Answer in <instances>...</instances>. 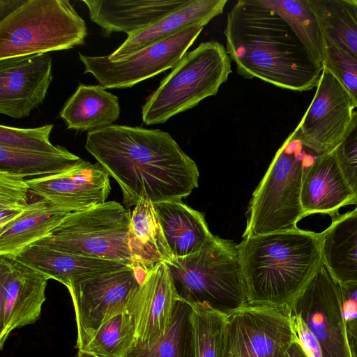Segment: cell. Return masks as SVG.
<instances>
[{
    "label": "cell",
    "instance_id": "obj_22",
    "mask_svg": "<svg viewBox=\"0 0 357 357\" xmlns=\"http://www.w3.org/2000/svg\"><path fill=\"white\" fill-rule=\"evenodd\" d=\"M128 245L131 267L148 273L172 259L152 201L139 197L131 213Z\"/></svg>",
    "mask_w": 357,
    "mask_h": 357
},
{
    "label": "cell",
    "instance_id": "obj_38",
    "mask_svg": "<svg viewBox=\"0 0 357 357\" xmlns=\"http://www.w3.org/2000/svg\"><path fill=\"white\" fill-rule=\"evenodd\" d=\"M340 284L342 313L347 322L357 317V282Z\"/></svg>",
    "mask_w": 357,
    "mask_h": 357
},
{
    "label": "cell",
    "instance_id": "obj_25",
    "mask_svg": "<svg viewBox=\"0 0 357 357\" xmlns=\"http://www.w3.org/2000/svg\"><path fill=\"white\" fill-rule=\"evenodd\" d=\"M120 112L118 97L105 87L80 83L65 102L60 117L68 129L90 132L112 125Z\"/></svg>",
    "mask_w": 357,
    "mask_h": 357
},
{
    "label": "cell",
    "instance_id": "obj_30",
    "mask_svg": "<svg viewBox=\"0 0 357 357\" xmlns=\"http://www.w3.org/2000/svg\"><path fill=\"white\" fill-rule=\"evenodd\" d=\"M291 28L312 58L323 66L324 36L309 0H260Z\"/></svg>",
    "mask_w": 357,
    "mask_h": 357
},
{
    "label": "cell",
    "instance_id": "obj_1",
    "mask_svg": "<svg viewBox=\"0 0 357 357\" xmlns=\"http://www.w3.org/2000/svg\"><path fill=\"white\" fill-rule=\"evenodd\" d=\"M84 147L117 182L128 209L142 195L153 204L181 200L198 187L196 163L161 130L112 124L89 131Z\"/></svg>",
    "mask_w": 357,
    "mask_h": 357
},
{
    "label": "cell",
    "instance_id": "obj_41",
    "mask_svg": "<svg viewBox=\"0 0 357 357\" xmlns=\"http://www.w3.org/2000/svg\"><path fill=\"white\" fill-rule=\"evenodd\" d=\"M285 357H308V356L296 339L288 349Z\"/></svg>",
    "mask_w": 357,
    "mask_h": 357
},
{
    "label": "cell",
    "instance_id": "obj_5",
    "mask_svg": "<svg viewBox=\"0 0 357 357\" xmlns=\"http://www.w3.org/2000/svg\"><path fill=\"white\" fill-rule=\"evenodd\" d=\"M178 299L229 315L247 304L236 245L215 236L198 252L165 263Z\"/></svg>",
    "mask_w": 357,
    "mask_h": 357
},
{
    "label": "cell",
    "instance_id": "obj_19",
    "mask_svg": "<svg viewBox=\"0 0 357 357\" xmlns=\"http://www.w3.org/2000/svg\"><path fill=\"white\" fill-rule=\"evenodd\" d=\"M304 217L313 213L330 215L332 220L338 210L355 204L356 195L340 165L335 150L318 155L305 171L301 188Z\"/></svg>",
    "mask_w": 357,
    "mask_h": 357
},
{
    "label": "cell",
    "instance_id": "obj_6",
    "mask_svg": "<svg viewBox=\"0 0 357 357\" xmlns=\"http://www.w3.org/2000/svg\"><path fill=\"white\" fill-rule=\"evenodd\" d=\"M231 73V59L218 41L201 43L188 51L161 81L142 108L146 126L165 123L215 96Z\"/></svg>",
    "mask_w": 357,
    "mask_h": 357
},
{
    "label": "cell",
    "instance_id": "obj_29",
    "mask_svg": "<svg viewBox=\"0 0 357 357\" xmlns=\"http://www.w3.org/2000/svg\"><path fill=\"white\" fill-rule=\"evenodd\" d=\"M324 38L357 59V1L309 0Z\"/></svg>",
    "mask_w": 357,
    "mask_h": 357
},
{
    "label": "cell",
    "instance_id": "obj_10",
    "mask_svg": "<svg viewBox=\"0 0 357 357\" xmlns=\"http://www.w3.org/2000/svg\"><path fill=\"white\" fill-rule=\"evenodd\" d=\"M147 274L126 266L88 278L68 288L75 312V347L78 350L92 340L108 319L127 311L132 294Z\"/></svg>",
    "mask_w": 357,
    "mask_h": 357
},
{
    "label": "cell",
    "instance_id": "obj_42",
    "mask_svg": "<svg viewBox=\"0 0 357 357\" xmlns=\"http://www.w3.org/2000/svg\"><path fill=\"white\" fill-rule=\"evenodd\" d=\"M75 357H99L92 353L84 350H78V353Z\"/></svg>",
    "mask_w": 357,
    "mask_h": 357
},
{
    "label": "cell",
    "instance_id": "obj_8",
    "mask_svg": "<svg viewBox=\"0 0 357 357\" xmlns=\"http://www.w3.org/2000/svg\"><path fill=\"white\" fill-rule=\"evenodd\" d=\"M130 218V210L122 204L114 201L105 202L69 213L47 236L36 243L131 266L128 245Z\"/></svg>",
    "mask_w": 357,
    "mask_h": 357
},
{
    "label": "cell",
    "instance_id": "obj_12",
    "mask_svg": "<svg viewBox=\"0 0 357 357\" xmlns=\"http://www.w3.org/2000/svg\"><path fill=\"white\" fill-rule=\"evenodd\" d=\"M296 339L287 305L246 304L227 317L223 357H285Z\"/></svg>",
    "mask_w": 357,
    "mask_h": 357
},
{
    "label": "cell",
    "instance_id": "obj_23",
    "mask_svg": "<svg viewBox=\"0 0 357 357\" xmlns=\"http://www.w3.org/2000/svg\"><path fill=\"white\" fill-rule=\"evenodd\" d=\"M69 213L44 199L29 204L19 216L0 228V256L15 257L47 236Z\"/></svg>",
    "mask_w": 357,
    "mask_h": 357
},
{
    "label": "cell",
    "instance_id": "obj_34",
    "mask_svg": "<svg viewBox=\"0 0 357 357\" xmlns=\"http://www.w3.org/2000/svg\"><path fill=\"white\" fill-rule=\"evenodd\" d=\"M29 192L25 178L0 172V228L24 211L29 204Z\"/></svg>",
    "mask_w": 357,
    "mask_h": 357
},
{
    "label": "cell",
    "instance_id": "obj_35",
    "mask_svg": "<svg viewBox=\"0 0 357 357\" xmlns=\"http://www.w3.org/2000/svg\"><path fill=\"white\" fill-rule=\"evenodd\" d=\"M323 68L330 71L357 107V59L324 38Z\"/></svg>",
    "mask_w": 357,
    "mask_h": 357
},
{
    "label": "cell",
    "instance_id": "obj_39",
    "mask_svg": "<svg viewBox=\"0 0 357 357\" xmlns=\"http://www.w3.org/2000/svg\"><path fill=\"white\" fill-rule=\"evenodd\" d=\"M346 327L352 357H357V317L347 321Z\"/></svg>",
    "mask_w": 357,
    "mask_h": 357
},
{
    "label": "cell",
    "instance_id": "obj_27",
    "mask_svg": "<svg viewBox=\"0 0 357 357\" xmlns=\"http://www.w3.org/2000/svg\"><path fill=\"white\" fill-rule=\"evenodd\" d=\"M192 307L177 299L165 333L149 345L133 346L124 357H195Z\"/></svg>",
    "mask_w": 357,
    "mask_h": 357
},
{
    "label": "cell",
    "instance_id": "obj_17",
    "mask_svg": "<svg viewBox=\"0 0 357 357\" xmlns=\"http://www.w3.org/2000/svg\"><path fill=\"white\" fill-rule=\"evenodd\" d=\"M177 299L168 267L160 263L148 273L127 307L135 327L133 346L151 344L165 333Z\"/></svg>",
    "mask_w": 357,
    "mask_h": 357
},
{
    "label": "cell",
    "instance_id": "obj_37",
    "mask_svg": "<svg viewBox=\"0 0 357 357\" xmlns=\"http://www.w3.org/2000/svg\"><path fill=\"white\" fill-rule=\"evenodd\" d=\"M289 315L296 339L308 357H322L319 344L305 321L296 314Z\"/></svg>",
    "mask_w": 357,
    "mask_h": 357
},
{
    "label": "cell",
    "instance_id": "obj_14",
    "mask_svg": "<svg viewBox=\"0 0 357 357\" xmlns=\"http://www.w3.org/2000/svg\"><path fill=\"white\" fill-rule=\"evenodd\" d=\"M49 278L14 257L0 256V349L15 329L40 316Z\"/></svg>",
    "mask_w": 357,
    "mask_h": 357
},
{
    "label": "cell",
    "instance_id": "obj_11",
    "mask_svg": "<svg viewBox=\"0 0 357 357\" xmlns=\"http://www.w3.org/2000/svg\"><path fill=\"white\" fill-rule=\"evenodd\" d=\"M287 307L314 335L322 357H352L342 309L340 284L323 260Z\"/></svg>",
    "mask_w": 357,
    "mask_h": 357
},
{
    "label": "cell",
    "instance_id": "obj_7",
    "mask_svg": "<svg viewBox=\"0 0 357 357\" xmlns=\"http://www.w3.org/2000/svg\"><path fill=\"white\" fill-rule=\"evenodd\" d=\"M86 36L68 0H26L0 20V60L71 49Z\"/></svg>",
    "mask_w": 357,
    "mask_h": 357
},
{
    "label": "cell",
    "instance_id": "obj_2",
    "mask_svg": "<svg viewBox=\"0 0 357 357\" xmlns=\"http://www.w3.org/2000/svg\"><path fill=\"white\" fill-rule=\"evenodd\" d=\"M226 51L246 79L292 91L317 86L323 66L310 56L289 25L260 0H239L227 13Z\"/></svg>",
    "mask_w": 357,
    "mask_h": 357
},
{
    "label": "cell",
    "instance_id": "obj_26",
    "mask_svg": "<svg viewBox=\"0 0 357 357\" xmlns=\"http://www.w3.org/2000/svg\"><path fill=\"white\" fill-rule=\"evenodd\" d=\"M320 234L322 260L341 284L357 282V206Z\"/></svg>",
    "mask_w": 357,
    "mask_h": 357
},
{
    "label": "cell",
    "instance_id": "obj_13",
    "mask_svg": "<svg viewBox=\"0 0 357 357\" xmlns=\"http://www.w3.org/2000/svg\"><path fill=\"white\" fill-rule=\"evenodd\" d=\"M354 108L347 91L323 68L314 96L294 132L318 155L333 152L351 123Z\"/></svg>",
    "mask_w": 357,
    "mask_h": 357
},
{
    "label": "cell",
    "instance_id": "obj_24",
    "mask_svg": "<svg viewBox=\"0 0 357 357\" xmlns=\"http://www.w3.org/2000/svg\"><path fill=\"white\" fill-rule=\"evenodd\" d=\"M227 0H190L188 3L167 15L155 24L126 40L111 54V60L119 59L192 24L208 23L223 12Z\"/></svg>",
    "mask_w": 357,
    "mask_h": 357
},
{
    "label": "cell",
    "instance_id": "obj_16",
    "mask_svg": "<svg viewBox=\"0 0 357 357\" xmlns=\"http://www.w3.org/2000/svg\"><path fill=\"white\" fill-rule=\"evenodd\" d=\"M26 181L30 193L70 213L105 202L111 191L104 167L84 160L66 172Z\"/></svg>",
    "mask_w": 357,
    "mask_h": 357
},
{
    "label": "cell",
    "instance_id": "obj_20",
    "mask_svg": "<svg viewBox=\"0 0 357 357\" xmlns=\"http://www.w3.org/2000/svg\"><path fill=\"white\" fill-rule=\"evenodd\" d=\"M14 258L67 288L93 275L127 266L116 261L70 254L37 243L22 250Z\"/></svg>",
    "mask_w": 357,
    "mask_h": 357
},
{
    "label": "cell",
    "instance_id": "obj_15",
    "mask_svg": "<svg viewBox=\"0 0 357 357\" xmlns=\"http://www.w3.org/2000/svg\"><path fill=\"white\" fill-rule=\"evenodd\" d=\"M52 66L47 53L0 60V113L15 119L29 116L46 97Z\"/></svg>",
    "mask_w": 357,
    "mask_h": 357
},
{
    "label": "cell",
    "instance_id": "obj_40",
    "mask_svg": "<svg viewBox=\"0 0 357 357\" xmlns=\"http://www.w3.org/2000/svg\"><path fill=\"white\" fill-rule=\"evenodd\" d=\"M25 0L22 1H13V0H0V20H3L22 3Z\"/></svg>",
    "mask_w": 357,
    "mask_h": 357
},
{
    "label": "cell",
    "instance_id": "obj_18",
    "mask_svg": "<svg viewBox=\"0 0 357 357\" xmlns=\"http://www.w3.org/2000/svg\"><path fill=\"white\" fill-rule=\"evenodd\" d=\"M190 0H82L92 22L105 37L124 32L128 37L148 27L189 2Z\"/></svg>",
    "mask_w": 357,
    "mask_h": 357
},
{
    "label": "cell",
    "instance_id": "obj_33",
    "mask_svg": "<svg viewBox=\"0 0 357 357\" xmlns=\"http://www.w3.org/2000/svg\"><path fill=\"white\" fill-rule=\"evenodd\" d=\"M53 124L34 128L0 126V146L29 151L55 152L62 146L53 145L50 136Z\"/></svg>",
    "mask_w": 357,
    "mask_h": 357
},
{
    "label": "cell",
    "instance_id": "obj_31",
    "mask_svg": "<svg viewBox=\"0 0 357 357\" xmlns=\"http://www.w3.org/2000/svg\"><path fill=\"white\" fill-rule=\"evenodd\" d=\"M191 305L195 357H223L228 316L205 304Z\"/></svg>",
    "mask_w": 357,
    "mask_h": 357
},
{
    "label": "cell",
    "instance_id": "obj_32",
    "mask_svg": "<svg viewBox=\"0 0 357 357\" xmlns=\"http://www.w3.org/2000/svg\"><path fill=\"white\" fill-rule=\"evenodd\" d=\"M135 342L134 320L126 311L104 323L92 340L80 350L99 357H124Z\"/></svg>",
    "mask_w": 357,
    "mask_h": 357
},
{
    "label": "cell",
    "instance_id": "obj_28",
    "mask_svg": "<svg viewBox=\"0 0 357 357\" xmlns=\"http://www.w3.org/2000/svg\"><path fill=\"white\" fill-rule=\"evenodd\" d=\"M83 159L62 148L55 152L29 151L0 146V172L23 178L66 172Z\"/></svg>",
    "mask_w": 357,
    "mask_h": 357
},
{
    "label": "cell",
    "instance_id": "obj_36",
    "mask_svg": "<svg viewBox=\"0 0 357 357\" xmlns=\"http://www.w3.org/2000/svg\"><path fill=\"white\" fill-rule=\"evenodd\" d=\"M335 152L344 175L355 193L357 206V111Z\"/></svg>",
    "mask_w": 357,
    "mask_h": 357
},
{
    "label": "cell",
    "instance_id": "obj_4",
    "mask_svg": "<svg viewBox=\"0 0 357 357\" xmlns=\"http://www.w3.org/2000/svg\"><path fill=\"white\" fill-rule=\"evenodd\" d=\"M318 155L294 131L289 134L252 193L243 238L297 228L304 218L303 177Z\"/></svg>",
    "mask_w": 357,
    "mask_h": 357
},
{
    "label": "cell",
    "instance_id": "obj_3",
    "mask_svg": "<svg viewBox=\"0 0 357 357\" xmlns=\"http://www.w3.org/2000/svg\"><path fill=\"white\" fill-rule=\"evenodd\" d=\"M236 247L252 305H288L322 261L320 234L298 227L243 238Z\"/></svg>",
    "mask_w": 357,
    "mask_h": 357
},
{
    "label": "cell",
    "instance_id": "obj_9",
    "mask_svg": "<svg viewBox=\"0 0 357 357\" xmlns=\"http://www.w3.org/2000/svg\"><path fill=\"white\" fill-rule=\"evenodd\" d=\"M208 23L199 22L138 51L111 60L107 56L79 58L84 73H91L106 89L130 88L173 68L188 52Z\"/></svg>",
    "mask_w": 357,
    "mask_h": 357
},
{
    "label": "cell",
    "instance_id": "obj_21",
    "mask_svg": "<svg viewBox=\"0 0 357 357\" xmlns=\"http://www.w3.org/2000/svg\"><path fill=\"white\" fill-rule=\"evenodd\" d=\"M153 204L172 259L192 255L214 238L204 215L181 200Z\"/></svg>",
    "mask_w": 357,
    "mask_h": 357
}]
</instances>
